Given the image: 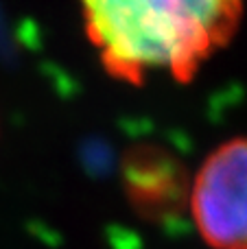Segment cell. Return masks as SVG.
Segmentation results:
<instances>
[{
    "label": "cell",
    "mask_w": 247,
    "mask_h": 249,
    "mask_svg": "<svg viewBox=\"0 0 247 249\" xmlns=\"http://www.w3.org/2000/svg\"><path fill=\"white\" fill-rule=\"evenodd\" d=\"M88 42L112 79L188 83L234 37L241 0H79Z\"/></svg>",
    "instance_id": "obj_1"
},
{
    "label": "cell",
    "mask_w": 247,
    "mask_h": 249,
    "mask_svg": "<svg viewBox=\"0 0 247 249\" xmlns=\"http://www.w3.org/2000/svg\"><path fill=\"white\" fill-rule=\"evenodd\" d=\"M188 208L208 247L247 249V136L226 140L201 162Z\"/></svg>",
    "instance_id": "obj_2"
},
{
    "label": "cell",
    "mask_w": 247,
    "mask_h": 249,
    "mask_svg": "<svg viewBox=\"0 0 247 249\" xmlns=\"http://www.w3.org/2000/svg\"><path fill=\"white\" fill-rule=\"evenodd\" d=\"M125 181L136 206L149 212L164 210V203H179L184 190V171L164 151H131L125 164Z\"/></svg>",
    "instance_id": "obj_3"
}]
</instances>
